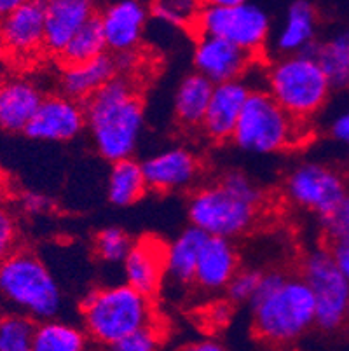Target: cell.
Returning <instances> with one entry per match:
<instances>
[{"label": "cell", "instance_id": "2", "mask_svg": "<svg viewBox=\"0 0 349 351\" xmlns=\"http://www.w3.org/2000/svg\"><path fill=\"white\" fill-rule=\"evenodd\" d=\"M96 152L112 165L131 159L143 132V105L126 77H114L84 104Z\"/></svg>", "mask_w": 349, "mask_h": 351}, {"label": "cell", "instance_id": "35", "mask_svg": "<svg viewBox=\"0 0 349 351\" xmlns=\"http://www.w3.org/2000/svg\"><path fill=\"white\" fill-rule=\"evenodd\" d=\"M16 222L11 213L0 206V261L12 254L16 243Z\"/></svg>", "mask_w": 349, "mask_h": 351}, {"label": "cell", "instance_id": "12", "mask_svg": "<svg viewBox=\"0 0 349 351\" xmlns=\"http://www.w3.org/2000/svg\"><path fill=\"white\" fill-rule=\"evenodd\" d=\"M147 187L158 193L191 189L201 173L200 159L185 147H169L142 162Z\"/></svg>", "mask_w": 349, "mask_h": 351}, {"label": "cell", "instance_id": "25", "mask_svg": "<svg viewBox=\"0 0 349 351\" xmlns=\"http://www.w3.org/2000/svg\"><path fill=\"white\" fill-rule=\"evenodd\" d=\"M145 173L142 162L131 159L117 161L110 166L107 178L108 201L115 206H130L145 194Z\"/></svg>", "mask_w": 349, "mask_h": 351}, {"label": "cell", "instance_id": "15", "mask_svg": "<svg viewBox=\"0 0 349 351\" xmlns=\"http://www.w3.org/2000/svg\"><path fill=\"white\" fill-rule=\"evenodd\" d=\"M46 2L21 0V4L0 21V46L16 56L34 54L44 47Z\"/></svg>", "mask_w": 349, "mask_h": 351}, {"label": "cell", "instance_id": "42", "mask_svg": "<svg viewBox=\"0 0 349 351\" xmlns=\"http://www.w3.org/2000/svg\"><path fill=\"white\" fill-rule=\"evenodd\" d=\"M8 189H9V178L8 175H5V171L0 168V199L8 194Z\"/></svg>", "mask_w": 349, "mask_h": 351}, {"label": "cell", "instance_id": "31", "mask_svg": "<svg viewBox=\"0 0 349 351\" xmlns=\"http://www.w3.org/2000/svg\"><path fill=\"white\" fill-rule=\"evenodd\" d=\"M158 20L165 21L169 25H194L196 16L200 12V4L196 2H187V0H168V2H158L150 8Z\"/></svg>", "mask_w": 349, "mask_h": 351}, {"label": "cell", "instance_id": "22", "mask_svg": "<svg viewBox=\"0 0 349 351\" xmlns=\"http://www.w3.org/2000/svg\"><path fill=\"white\" fill-rule=\"evenodd\" d=\"M114 77H117V63L114 54L107 53L93 62L67 65L60 77V86L65 97L88 101Z\"/></svg>", "mask_w": 349, "mask_h": 351}, {"label": "cell", "instance_id": "30", "mask_svg": "<svg viewBox=\"0 0 349 351\" xmlns=\"http://www.w3.org/2000/svg\"><path fill=\"white\" fill-rule=\"evenodd\" d=\"M133 241L128 236V232L121 228H105L95 236V248L96 257L108 264L124 263L130 254Z\"/></svg>", "mask_w": 349, "mask_h": 351}, {"label": "cell", "instance_id": "38", "mask_svg": "<svg viewBox=\"0 0 349 351\" xmlns=\"http://www.w3.org/2000/svg\"><path fill=\"white\" fill-rule=\"evenodd\" d=\"M21 205L28 213H44L51 208V201L46 196L37 193L25 194L21 199Z\"/></svg>", "mask_w": 349, "mask_h": 351}, {"label": "cell", "instance_id": "11", "mask_svg": "<svg viewBox=\"0 0 349 351\" xmlns=\"http://www.w3.org/2000/svg\"><path fill=\"white\" fill-rule=\"evenodd\" d=\"M88 128L86 108L65 95L44 98L37 114L27 128V135L43 142H70Z\"/></svg>", "mask_w": 349, "mask_h": 351}, {"label": "cell", "instance_id": "43", "mask_svg": "<svg viewBox=\"0 0 349 351\" xmlns=\"http://www.w3.org/2000/svg\"><path fill=\"white\" fill-rule=\"evenodd\" d=\"M348 182H349V166H348Z\"/></svg>", "mask_w": 349, "mask_h": 351}, {"label": "cell", "instance_id": "16", "mask_svg": "<svg viewBox=\"0 0 349 351\" xmlns=\"http://www.w3.org/2000/svg\"><path fill=\"white\" fill-rule=\"evenodd\" d=\"M254 89L245 81H232L217 84L211 93L210 105L201 130L213 142L232 140L239 117Z\"/></svg>", "mask_w": 349, "mask_h": 351}, {"label": "cell", "instance_id": "37", "mask_svg": "<svg viewBox=\"0 0 349 351\" xmlns=\"http://www.w3.org/2000/svg\"><path fill=\"white\" fill-rule=\"evenodd\" d=\"M328 250H330L332 257H334L341 273L344 274L349 282V236L348 238L337 239V241H332Z\"/></svg>", "mask_w": 349, "mask_h": 351}, {"label": "cell", "instance_id": "9", "mask_svg": "<svg viewBox=\"0 0 349 351\" xmlns=\"http://www.w3.org/2000/svg\"><path fill=\"white\" fill-rule=\"evenodd\" d=\"M300 278L316 302V325L337 330L349 320V282L335 264L328 248H313L304 255Z\"/></svg>", "mask_w": 349, "mask_h": 351}, {"label": "cell", "instance_id": "10", "mask_svg": "<svg viewBox=\"0 0 349 351\" xmlns=\"http://www.w3.org/2000/svg\"><path fill=\"white\" fill-rule=\"evenodd\" d=\"M288 201L320 219L349 194L348 177L335 166L320 161L299 162L285 178Z\"/></svg>", "mask_w": 349, "mask_h": 351}, {"label": "cell", "instance_id": "13", "mask_svg": "<svg viewBox=\"0 0 349 351\" xmlns=\"http://www.w3.org/2000/svg\"><path fill=\"white\" fill-rule=\"evenodd\" d=\"M254 54L239 49L227 40L200 35L192 62L196 72L203 75L211 84H224V82L241 81L246 70L252 65Z\"/></svg>", "mask_w": 349, "mask_h": 351}, {"label": "cell", "instance_id": "39", "mask_svg": "<svg viewBox=\"0 0 349 351\" xmlns=\"http://www.w3.org/2000/svg\"><path fill=\"white\" fill-rule=\"evenodd\" d=\"M180 351H229L222 343L215 339H200L185 344Z\"/></svg>", "mask_w": 349, "mask_h": 351}, {"label": "cell", "instance_id": "44", "mask_svg": "<svg viewBox=\"0 0 349 351\" xmlns=\"http://www.w3.org/2000/svg\"><path fill=\"white\" fill-rule=\"evenodd\" d=\"M348 88H349V86H348Z\"/></svg>", "mask_w": 349, "mask_h": 351}, {"label": "cell", "instance_id": "7", "mask_svg": "<svg viewBox=\"0 0 349 351\" xmlns=\"http://www.w3.org/2000/svg\"><path fill=\"white\" fill-rule=\"evenodd\" d=\"M304 138L302 121H297L274 101L265 89H254L246 101L232 142L252 154H276Z\"/></svg>", "mask_w": 349, "mask_h": 351}, {"label": "cell", "instance_id": "8", "mask_svg": "<svg viewBox=\"0 0 349 351\" xmlns=\"http://www.w3.org/2000/svg\"><path fill=\"white\" fill-rule=\"evenodd\" d=\"M271 27L267 11L246 0H211L200 4L194 21L200 35L227 40L254 56L267 44Z\"/></svg>", "mask_w": 349, "mask_h": 351}, {"label": "cell", "instance_id": "14", "mask_svg": "<svg viewBox=\"0 0 349 351\" xmlns=\"http://www.w3.org/2000/svg\"><path fill=\"white\" fill-rule=\"evenodd\" d=\"M150 14V9L139 0H119L108 4L98 16L107 49L114 56L133 53L142 43Z\"/></svg>", "mask_w": 349, "mask_h": 351}, {"label": "cell", "instance_id": "32", "mask_svg": "<svg viewBox=\"0 0 349 351\" xmlns=\"http://www.w3.org/2000/svg\"><path fill=\"white\" fill-rule=\"evenodd\" d=\"M262 276L264 273L254 267L248 269L238 271L232 282L227 287V298L232 302H252L257 293L258 287H261Z\"/></svg>", "mask_w": 349, "mask_h": 351}, {"label": "cell", "instance_id": "41", "mask_svg": "<svg viewBox=\"0 0 349 351\" xmlns=\"http://www.w3.org/2000/svg\"><path fill=\"white\" fill-rule=\"evenodd\" d=\"M19 4H21V0H0V21L5 20Z\"/></svg>", "mask_w": 349, "mask_h": 351}, {"label": "cell", "instance_id": "20", "mask_svg": "<svg viewBox=\"0 0 349 351\" xmlns=\"http://www.w3.org/2000/svg\"><path fill=\"white\" fill-rule=\"evenodd\" d=\"M318 11L311 2L297 0L288 5L274 37V49L280 56L311 53L316 46Z\"/></svg>", "mask_w": 349, "mask_h": 351}, {"label": "cell", "instance_id": "23", "mask_svg": "<svg viewBox=\"0 0 349 351\" xmlns=\"http://www.w3.org/2000/svg\"><path fill=\"white\" fill-rule=\"evenodd\" d=\"M208 236L196 228H187L166 247V276L177 285L194 283L201 248Z\"/></svg>", "mask_w": 349, "mask_h": 351}, {"label": "cell", "instance_id": "6", "mask_svg": "<svg viewBox=\"0 0 349 351\" xmlns=\"http://www.w3.org/2000/svg\"><path fill=\"white\" fill-rule=\"evenodd\" d=\"M81 311L86 332L107 346L150 327L154 320L150 299L126 283L91 290L82 299Z\"/></svg>", "mask_w": 349, "mask_h": 351}, {"label": "cell", "instance_id": "34", "mask_svg": "<svg viewBox=\"0 0 349 351\" xmlns=\"http://www.w3.org/2000/svg\"><path fill=\"white\" fill-rule=\"evenodd\" d=\"M110 351H159V334L150 325L112 344Z\"/></svg>", "mask_w": 349, "mask_h": 351}, {"label": "cell", "instance_id": "24", "mask_svg": "<svg viewBox=\"0 0 349 351\" xmlns=\"http://www.w3.org/2000/svg\"><path fill=\"white\" fill-rule=\"evenodd\" d=\"M213 88L215 84H211L197 72L191 73L180 82L175 95V114L180 124L185 128L203 126Z\"/></svg>", "mask_w": 349, "mask_h": 351}, {"label": "cell", "instance_id": "40", "mask_svg": "<svg viewBox=\"0 0 349 351\" xmlns=\"http://www.w3.org/2000/svg\"><path fill=\"white\" fill-rule=\"evenodd\" d=\"M229 317H230V309L229 306H226L224 302L222 304H217L210 313V320L215 322L217 325H222L224 322L229 320Z\"/></svg>", "mask_w": 349, "mask_h": 351}, {"label": "cell", "instance_id": "19", "mask_svg": "<svg viewBox=\"0 0 349 351\" xmlns=\"http://www.w3.org/2000/svg\"><path fill=\"white\" fill-rule=\"evenodd\" d=\"M239 271V257L230 239L208 236L201 248L194 283L204 292H219L229 287Z\"/></svg>", "mask_w": 349, "mask_h": 351}, {"label": "cell", "instance_id": "29", "mask_svg": "<svg viewBox=\"0 0 349 351\" xmlns=\"http://www.w3.org/2000/svg\"><path fill=\"white\" fill-rule=\"evenodd\" d=\"M37 325L21 313L0 317V351H34Z\"/></svg>", "mask_w": 349, "mask_h": 351}, {"label": "cell", "instance_id": "17", "mask_svg": "<svg viewBox=\"0 0 349 351\" xmlns=\"http://www.w3.org/2000/svg\"><path fill=\"white\" fill-rule=\"evenodd\" d=\"M166 245L158 238L145 236L134 241L123 263L126 285L140 292L145 298H152L161 289L166 276Z\"/></svg>", "mask_w": 349, "mask_h": 351}, {"label": "cell", "instance_id": "21", "mask_svg": "<svg viewBox=\"0 0 349 351\" xmlns=\"http://www.w3.org/2000/svg\"><path fill=\"white\" fill-rule=\"evenodd\" d=\"M44 95L28 79H11L0 84V130L27 132L28 124L44 101Z\"/></svg>", "mask_w": 349, "mask_h": 351}, {"label": "cell", "instance_id": "36", "mask_svg": "<svg viewBox=\"0 0 349 351\" xmlns=\"http://www.w3.org/2000/svg\"><path fill=\"white\" fill-rule=\"evenodd\" d=\"M328 132H330V136L335 142L349 147V107L346 110H342V112H339L332 119Z\"/></svg>", "mask_w": 349, "mask_h": 351}, {"label": "cell", "instance_id": "5", "mask_svg": "<svg viewBox=\"0 0 349 351\" xmlns=\"http://www.w3.org/2000/svg\"><path fill=\"white\" fill-rule=\"evenodd\" d=\"M265 86L274 101L302 123L325 107L334 89L313 53L274 60L267 69Z\"/></svg>", "mask_w": 349, "mask_h": 351}, {"label": "cell", "instance_id": "4", "mask_svg": "<svg viewBox=\"0 0 349 351\" xmlns=\"http://www.w3.org/2000/svg\"><path fill=\"white\" fill-rule=\"evenodd\" d=\"M0 298L32 320L47 322L62 309V289L46 264L30 252L0 261Z\"/></svg>", "mask_w": 349, "mask_h": 351}, {"label": "cell", "instance_id": "26", "mask_svg": "<svg viewBox=\"0 0 349 351\" xmlns=\"http://www.w3.org/2000/svg\"><path fill=\"white\" fill-rule=\"evenodd\" d=\"M311 53L330 81L332 88L349 86V30L337 32L328 39L316 43Z\"/></svg>", "mask_w": 349, "mask_h": 351}, {"label": "cell", "instance_id": "33", "mask_svg": "<svg viewBox=\"0 0 349 351\" xmlns=\"http://www.w3.org/2000/svg\"><path fill=\"white\" fill-rule=\"evenodd\" d=\"M322 228L332 241L337 239L348 238L349 236V194L342 201H339L337 205L330 210V212L323 215Z\"/></svg>", "mask_w": 349, "mask_h": 351}, {"label": "cell", "instance_id": "28", "mask_svg": "<svg viewBox=\"0 0 349 351\" xmlns=\"http://www.w3.org/2000/svg\"><path fill=\"white\" fill-rule=\"evenodd\" d=\"M107 54V43L101 30L100 20L95 16L79 34L70 40L67 49L63 51L62 58L67 65H79V63H88L93 60L100 58Z\"/></svg>", "mask_w": 349, "mask_h": 351}, {"label": "cell", "instance_id": "18", "mask_svg": "<svg viewBox=\"0 0 349 351\" xmlns=\"http://www.w3.org/2000/svg\"><path fill=\"white\" fill-rule=\"evenodd\" d=\"M95 5L88 0H51L46 2L44 47L60 54L89 21L95 18Z\"/></svg>", "mask_w": 349, "mask_h": 351}, {"label": "cell", "instance_id": "1", "mask_svg": "<svg viewBox=\"0 0 349 351\" xmlns=\"http://www.w3.org/2000/svg\"><path fill=\"white\" fill-rule=\"evenodd\" d=\"M252 304L254 330L271 346H288L316 325V302L300 276L264 273Z\"/></svg>", "mask_w": 349, "mask_h": 351}, {"label": "cell", "instance_id": "27", "mask_svg": "<svg viewBox=\"0 0 349 351\" xmlns=\"http://www.w3.org/2000/svg\"><path fill=\"white\" fill-rule=\"evenodd\" d=\"M86 334L62 320L40 322L35 328L34 351H84Z\"/></svg>", "mask_w": 349, "mask_h": 351}, {"label": "cell", "instance_id": "3", "mask_svg": "<svg viewBox=\"0 0 349 351\" xmlns=\"http://www.w3.org/2000/svg\"><path fill=\"white\" fill-rule=\"evenodd\" d=\"M262 191L241 171H229L217 184L197 189L189 201L192 228L210 238L232 239L255 224Z\"/></svg>", "mask_w": 349, "mask_h": 351}]
</instances>
